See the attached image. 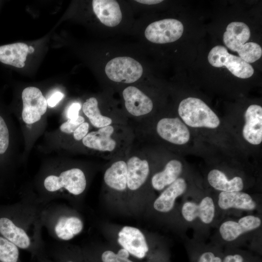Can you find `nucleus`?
<instances>
[{
	"instance_id": "nucleus-34",
	"label": "nucleus",
	"mask_w": 262,
	"mask_h": 262,
	"mask_svg": "<svg viewBox=\"0 0 262 262\" xmlns=\"http://www.w3.org/2000/svg\"><path fill=\"white\" fill-rule=\"evenodd\" d=\"M198 262H222L220 258L216 257L211 252L203 253L200 257Z\"/></svg>"
},
{
	"instance_id": "nucleus-37",
	"label": "nucleus",
	"mask_w": 262,
	"mask_h": 262,
	"mask_svg": "<svg viewBox=\"0 0 262 262\" xmlns=\"http://www.w3.org/2000/svg\"><path fill=\"white\" fill-rule=\"evenodd\" d=\"M37 262H55L52 259L49 258L47 255L40 256L36 259Z\"/></svg>"
},
{
	"instance_id": "nucleus-2",
	"label": "nucleus",
	"mask_w": 262,
	"mask_h": 262,
	"mask_svg": "<svg viewBox=\"0 0 262 262\" xmlns=\"http://www.w3.org/2000/svg\"><path fill=\"white\" fill-rule=\"evenodd\" d=\"M87 185L85 172L80 168L73 167L58 174L46 176L43 181V191L34 197L39 203L44 205L61 198L76 204L84 193Z\"/></svg>"
},
{
	"instance_id": "nucleus-32",
	"label": "nucleus",
	"mask_w": 262,
	"mask_h": 262,
	"mask_svg": "<svg viewBox=\"0 0 262 262\" xmlns=\"http://www.w3.org/2000/svg\"><path fill=\"white\" fill-rule=\"evenodd\" d=\"M81 108L79 102H73L69 105L66 111V116L67 119L77 117Z\"/></svg>"
},
{
	"instance_id": "nucleus-17",
	"label": "nucleus",
	"mask_w": 262,
	"mask_h": 262,
	"mask_svg": "<svg viewBox=\"0 0 262 262\" xmlns=\"http://www.w3.org/2000/svg\"><path fill=\"white\" fill-rule=\"evenodd\" d=\"M261 225V219L254 215H246L241 218L238 222L227 221L220 226V234L225 241H232L241 235L259 228Z\"/></svg>"
},
{
	"instance_id": "nucleus-26",
	"label": "nucleus",
	"mask_w": 262,
	"mask_h": 262,
	"mask_svg": "<svg viewBox=\"0 0 262 262\" xmlns=\"http://www.w3.org/2000/svg\"><path fill=\"white\" fill-rule=\"evenodd\" d=\"M82 109L92 125L97 129L118 123L113 119L105 117L102 115L98 106V101L94 97L86 99L83 104Z\"/></svg>"
},
{
	"instance_id": "nucleus-35",
	"label": "nucleus",
	"mask_w": 262,
	"mask_h": 262,
	"mask_svg": "<svg viewBox=\"0 0 262 262\" xmlns=\"http://www.w3.org/2000/svg\"><path fill=\"white\" fill-rule=\"evenodd\" d=\"M223 262H243V258L239 254L229 255L224 258Z\"/></svg>"
},
{
	"instance_id": "nucleus-18",
	"label": "nucleus",
	"mask_w": 262,
	"mask_h": 262,
	"mask_svg": "<svg viewBox=\"0 0 262 262\" xmlns=\"http://www.w3.org/2000/svg\"><path fill=\"white\" fill-rule=\"evenodd\" d=\"M183 218L188 222L199 218L205 224L211 223L214 217L215 206L213 199L210 196L204 197L197 204L193 202H186L181 208Z\"/></svg>"
},
{
	"instance_id": "nucleus-25",
	"label": "nucleus",
	"mask_w": 262,
	"mask_h": 262,
	"mask_svg": "<svg viewBox=\"0 0 262 262\" xmlns=\"http://www.w3.org/2000/svg\"><path fill=\"white\" fill-rule=\"evenodd\" d=\"M207 180L212 187L221 192L241 191L244 186L241 177L235 176L229 179L225 173L217 169H213L209 171Z\"/></svg>"
},
{
	"instance_id": "nucleus-3",
	"label": "nucleus",
	"mask_w": 262,
	"mask_h": 262,
	"mask_svg": "<svg viewBox=\"0 0 262 262\" xmlns=\"http://www.w3.org/2000/svg\"><path fill=\"white\" fill-rule=\"evenodd\" d=\"M133 138L127 124L115 123L88 132L82 143L104 159H115L126 155Z\"/></svg>"
},
{
	"instance_id": "nucleus-23",
	"label": "nucleus",
	"mask_w": 262,
	"mask_h": 262,
	"mask_svg": "<svg viewBox=\"0 0 262 262\" xmlns=\"http://www.w3.org/2000/svg\"><path fill=\"white\" fill-rule=\"evenodd\" d=\"M46 255L55 262H86L82 250L66 242H57Z\"/></svg>"
},
{
	"instance_id": "nucleus-4",
	"label": "nucleus",
	"mask_w": 262,
	"mask_h": 262,
	"mask_svg": "<svg viewBox=\"0 0 262 262\" xmlns=\"http://www.w3.org/2000/svg\"><path fill=\"white\" fill-rule=\"evenodd\" d=\"M41 221L43 227L57 242H67L84 229L83 221L74 209L55 201L44 205Z\"/></svg>"
},
{
	"instance_id": "nucleus-29",
	"label": "nucleus",
	"mask_w": 262,
	"mask_h": 262,
	"mask_svg": "<svg viewBox=\"0 0 262 262\" xmlns=\"http://www.w3.org/2000/svg\"><path fill=\"white\" fill-rule=\"evenodd\" d=\"M85 122L84 118L80 115L77 117L68 119L60 126L61 131L66 133H73L76 129L82 123Z\"/></svg>"
},
{
	"instance_id": "nucleus-21",
	"label": "nucleus",
	"mask_w": 262,
	"mask_h": 262,
	"mask_svg": "<svg viewBox=\"0 0 262 262\" xmlns=\"http://www.w3.org/2000/svg\"><path fill=\"white\" fill-rule=\"evenodd\" d=\"M92 6L94 13L104 25L112 27L120 23L122 15L117 1L93 0Z\"/></svg>"
},
{
	"instance_id": "nucleus-20",
	"label": "nucleus",
	"mask_w": 262,
	"mask_h": 262,
	"mask_svg": "<svg viewBox=\"0 0 262 262\" xmlns=\"http://www.w3.org/2000/svg\"><path fill=\"white\" fill-rule=\"evenodd\" d=\"M187 183L179 177L173 183L164 188L153 203L154 209L160 213H168L174 207L175 200L187 189Z\"/></svg>"
},
{
	"instance_id": "nucleus-8",
	"label": "nucleus",
	"mask_w": 262,
	"mask_h": 262,
	"mask_svg": "<svg viewBox=\"0 0 262 262\" xmlns=\"http://www.w3.org/2000/svg\"><path fill=\"white\" fill-rule=\"evenodd\" d=\"M208 61L216 67L225 66L235 76L247 79L254 73V69L249 63L239 56L229 53L224 46L217 45L212 49L208 56Z\"/></svg>"
},
{
	"instance_id": "nucleus-27",
	"label": "nucleus",
	"mask_w": 262,
	"mask_h": 262,
	"mask_svg": "<svg viewBox=\"0 0 262 262\" xmlns=\"http://www.w3.org/2000/svg\"><path fill=\"white\" fill-rule=\"evenodd\" d=\"M0 262H22L19 248L0 235Z\"/></svg>"
},
{
	"instance_id": "nucleus-36",
	"label": "nucleus",
	"mask_w": 262,
	"mask_h": 262,
	"mask_svg": "<svg viewBox=\"0 0 262 262\" xmlns=\"http://www.w3.org/2000/svg\"><path fill=\"white\" fill-rule=\"evenodd\" d=\"M135 1L139 3L148 5L156 4L163 1L162 0H137Z\"/></svg>"
},
{
	"instance_id": "nucleus-31",
	"label": "nucleus",
	"mask_w": 262,
	"mask_h": 262,
	"mask_svg": "<svg viewBox=\"0 0 262 262\" xmlns=\"http://www.w3.org/2000/svg\"><path fill=\"white\" fill-rule=\"evenodd\" d=\"M89 124L87 122L82 123L73 132V137L77 141L82 140L89 132Z\"/></svg>"
},
{
	"instance_id": "nucleus-33",
	"label": "nucleus",
	"mask_w": 262,
	"mask_h": 262,
	"mask_svg": "<svg viewBox=\"0 0 262 262\" xmlns=\"http://www.w3.org/2000/svg\"><path fill=\"white\" fill-rule=\"evenodd\" d=\"M64 94L60 91L53 93L47 99L48 105L50 107H54L64 98Z\"/></svg>"
},
{
	"instance_id": "nucleus-6",
	"label": "nucleus",
	"mask_w": 262,
	"mask_h": 262,
	"mask_svg": "<svg viewBox=\"0 0 262 262\" xmlns=\"http://www.w3.org/2000/svg\"><path fill=\"white\" fill-rule=\"evenodd\" d=\"M250 36L248 26L244 22L234 21L227 27L223 35L225 46L233 51L237 52L239 57L248 63L259 59L262 55L261 47L256 43H246Z\"/></svg>"
},
{
	"instance_id": "nucleus-11",
	"label": "nucleus",
	"mask_w": 262,
	"mask_h": 262,
	"mask_svg": "<svg viewBox=\"0 0 262 262\" xmlns=\"http://www.w3.org/2000/svg\"><path fill=\"white\" fill-rule=\"evenodd\" d=\"M183 26L178 20L166 18L153 22L146 29L145 35L149 41L156 44L174 42L182 35Z\"/></svg>"
},
{
	"instance_id": "nucleus-15",
	"label": "nucleus",
	"mask_w": 262,
	"mask_h": 262,
	"mask_svg": "<svg viewBox=\"0 0 262 262\" xmlns=\"http://www.w3.org/2000/svg\"><path fill=\"white\" fill-rule=\"evenodd\" d=\"M127 154L114 159L104 172V185L112 193H127Z\"/></svg>"
},
{
	"instance_id": "nucleus-24",
	"label": "nucleus",
	"mask_w": 262,
	"mask_h": 262,
	"mask_svg": "<svg viewBox=\"0 0 262 262\" xmlns=\"http://www.w3.org/2000/svg\"><path fill=\"white\" fill-rule=\"evenodd\" d=\"M28 46L23 43H16L0 46V62L6 65L22 68L28 53Z\"/></svg>"
},
{
	"instance_id": "nucleus-12",
	"label": "nucleus",
	"mask_w": 262,
	"mask_h": 262,
	"mask_svg": "<svg viewBox=\"0 0 262 262\" xmlns=\"http://www.w3.org/2000/svg\"><path fill=\"white\" fill-rule=\"evenodd\" d=\"M119 245L126 249L134 258L144 260L149 252L146 238L142 231L136 227L125 226L117 234Z\"/></svg>"
},
{
	"instance_id": "nucleus-38",
	"label": "nucleus",
	"mask_w": 262,
	"mask_h": 262,
	"mask_svg": "<svg viewBox=\"0 0 262 262\" xmlns=\"http://www.w3.org/2000/svg\"><path fill=\"white\" fill-rule=\"evenodd\" d=\"M34 51V48L32 46L28 47V53H32Z\"/></svg>"
},
{
	"instance_id": "nucleus-10",
	"label": "nucleus",
	"mask_w": 262,
	"mask_h": 262,
	"mask_svg": "<svg viewBox=\"0 0 262 262\" xmlns=\"http://www.w3.org/2000/svg\"><path fill=\"white\" fill-rule=\"evenodd\" d=\"M129 152L126 159L127 193H135L147 182L150 174L151 164L144 153L136 152L129 154Z\"/></svg>"
},
{
	"instance_id": "nucleus-16",
	"label": "nucleus",
	"mask_w": 262,
	"mask_h": 262,
	"mask_svg": "<svg viewBox=\"0 0 262 262\" xmlns=\"http://www.w3.org/2000/svg\"><path fill=\"white\" fill-rule=\"evenodd\" d=\"M125 109L128 113L135 118H141L149 115L153 108L151 99L136 87L130 86L122 92Z\"/></svg>"
},
{
	"instance_id": "nucleus-5",
	"label": "nucleus",
	"mask_w": 262,
	"mask_h": 262,
	"mask_svg": "<svg viewBox=\"0 0 262 262\" xmlns=\"http://www.w3.org/2000/svg\"><path fill=\"white\" fill-rule=\"evenodd\" d=\"M178 113L180 119L191 130L212 133L221 129V119L199 98L188 97L182 99L179 104Z\"/></svg>"
},
{
	"instance_id": "nucleus-13",
	"label": "nucleus",
	"mask_w": 262,
	"mask_h": 262,
	"mask_svg": "<svg viewBox=\"0 0 262 262\" xmlns=\"http://www.w3.org/2000/svg\"><path fill=\"white\" fill-rule=\"evenodd\" d=\"M22 99L24 122L30 124L38 121L46 113L48 106L41 91L37 87H26L22 91Z\"/></svg>"
},
{
	"instance_id": "nucleus-22",
	"label": "nucleus",
	"mask_w": 262,
	"mask_h": 262,
	"mask_svg": "<svg viewBox=\"0 0 262 262\" xmlns=\"http://www.w3.org/2000/svg\"><path fill=\"white\" fill-rule=\"evenodd\" d=\"M218 204L223 210L235 208L251 211L256 206V203L248 194L238 192H221L218 196Z\"/></svg>"
},
{
	"instance_id": "nucleus-14",
	"label": "nucleus",
	"mask_w": 262,
	"mask_h": 262,
	"mask_svg": "<svg viewBox=\"0 0 262 262\" xmlns=\"http://www.w3.org/2000/svg\"><path fill=\"white\" fill-rule=\"evenodd\" d=\"M241 136L249 146L258 147L262 143V107L253 104L247 108L244 115Z\"/></svg>"
},
{
	"instance_id": "nucleus-28",
	"label": "nucleus",
	"mask_w": 262,
	"mask_h": 262,
	"mask_svg": "<svg viewBox=\"0 0 262 262\" xmlns=\"http://www.w3.org/2000/svg\"><path fill=\"white\" fill-rule=\"evenodd\" d=\"M129 253L123 248L117 252L113 250H106L102 252L100 256L101 262H134L130 259Z\"/></svg>"
},
{
	"instance_id": "nucleus-19",
	"label": "nucleus",
	"mask_w": 262,
	"mask_h": 262,
	"mask_svg": "<svg viewBox=\"0 0 262 262\" xmlns=\"http://www.w3.org/2000/svg\"><path fill=\"white\" fill-rule=\"evenodd\" d=\"M183 169L182 162L177 158H171L165 164L164 168L155 173L151 178L152 188L157 191L163 190L179 178Z\"/></svg>"
},
{
	"instance_id": "nucleus-7",
	"label": "nucleus",
	"mask_w": 262,
	"mask_h": 262,
	"mask_svg": "<svg viewBox=\"0 0 262 262\" xmlns=\"http://www.w3.org/2000/svg\"><path fill=\"white\" fill-rule=\"evenodd\" d=\"M155 131L160 140L171 146H186L192 140L191 130L179 117L159 118L155 124Z\"/></svg>"
},
{
	"instance_id": "nucleus-1",
	"label": "nucleus",
	"mask_w": 262,
	"mask_h": 262,
	"mask_svg": "<svg viewBox=\"0 0 262 262\" xmlns=\"http://www.w3.org/2000/svg\"><path fill=\"white\" fill-rule=\"evenodd\" d=\"M44 205L34 196H24L13 204L0 205V235L35 259L46 254L42 236Z\"/></svg>"
},
{
	"instance_id": "nucleus-9",
	"label": "nucleus",
	"mask_w": 262,
	"mask_h": 262,
	"mask_svg": "<svg viewBox=\"0 0 262 262\" xmlns=\"http://www.w3.org/2000/svg\"><path fill=\"white\" fill-rule=\"evenodd\" d=\"M142 65L135 59L127 56L117 57L106 64L105 72L112 81L131 83L139 80L143 74Z\"/></svg>"
},
{
	"instance_id": "nucleus-30",
	"label": "nucleus",
	"mask_w": 262,
	"mask_h": 262,
	"mask_svg": "<svg viewBox=\"0 0 262 262\" xmlns=\"http://www.w3.org/2000/svg\"><path fill=\"white\" fill-rule=\"evenodd\" d=\"M9 143V131L4 119L0 115V154H3L6 151Z\"/></svg>"
}]
</instances>
